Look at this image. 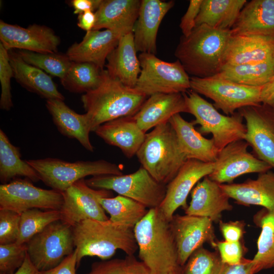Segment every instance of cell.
Here are the masks:
<instances>
[{"instance_id": "34", "label": "cell", "mask_w": 274, "mask_h": 274, "mask_svg": "<svg viewBox=\"0 0 274 274\" xmlns=\"http://www.w3.org/2000/svg\"><path fill=\"white\" fill-rule=\"evenodd\" d=\"M17 177H24L34 182L41 180L37 172L21 159L20 149L13 145L0 129V179L3 184Z\"/></svg>"}, {"instance_id": "50", "label": "cell", "mask_w": 274, "mask_h": 274, "mask_svg": "<svg viewBox=\"0 0 274 274\" xmlns=\"http://www.w3.org/2000/svg\"><path fill=\"white\" fill-rule=\"evenodd\" d=\"M102 2V0H73L71 4L74 10V13L79 15L86 11H96Z\"/></svg>"}, {"instance_id": "18", "label": "cell", "mask_w": 274, "mask_h": 274, "mask_svg": "<svg viewBox=\"0 0 274 274\" xmlns=\"http://www.w3.org/2000/svg\"><path fill=\"white\" fill-rule=\"evenodd\" d=\"M1 43L8 50L57 53L60 39L51 28L37 24L22 27L0 21Z\"/></svg>"}, {"instance_id": "36", "label": "cell", "mask_w": 274, "mask_h": 274, "mask_svg": "<svg viewBox=\"0 0 274 274\" xmlns=\"http://www.w3.org/2000/svg\"><path fill=\"white\" fill-rule=\"evenodd\" d=\"M98 201L110 215L111 221L133 228L149 210L141 203L120 195L114 197L100 196Z\"/></svg>"}, {"instance_id": "20", "label": "cell", "mask_w": 274, "mask_h": 274, "mask_svg": "<svg viewBox=\"0 0 274 274\" xmlns=\"http://www.w3.org/2000/svg\"><path fill=\"white\" fill-rule=\"evenodd\" d=\"M175 2L142 0L139 16L133 29L137 52L155 54L156 39L159 25Z\"/></svg>"}, {"instance_id": "21", "label": "cell", "mask_w": 274, "mask_h": 274, "mask_svg": "<svg viewBox=\"0 0 274 274\" xmlns=\"http://www.w3.org/2000/svg\"><path fill=\"white\" fill-rule=\"evenodd\" d=\"M272 60L274 38L231 35L225 51L223 67Z\"/></svg>"}, {"instance_id": "19", "label": "cell", "mask_w": 274, "mask_h": 274, "mask_svg": "<svg viewBox=\"0 0 274 274\" xmlns=\"http://www.w3.org/2000/svg\"><path fill=\"white\" fill-rule=\"evenodd\" d=\"M126 33L119 29L92 30L86 32L82 41L72 45L66 54L73 62H90L104 70L108 56Z\"/></svg>"}, {"instance_id": "42", "label": "cell", "mask_w": 274, "mask_h": 274, "mask_svg": "<svg viewBox=\"0 0 274 274\" xmlns=\"http://www.w3.org/2000/svg\"><path fill=\"white\" fill-rule=\"evenodd\" d=\"M26 244L0 245V274H12L23 264L27 254Z\"/></svg>"}, {"instance_id": "15", "label": "cell", "mask_w": 274, "mask_h": 274, "mask_svg": "<svg viewBox=\"0 0 274 274\" xmlns=\"http://www.w3.org/2000/svg\"><path fill=\"white\" fill-rule=\"evenodd\" d=\"M62 194L63 201L60 210L61 220L72 226L87 219L106 221L109 219L98 198L111 197L110 190L92 188L82 179L62 192Z\"/></svg>"}, {"instance_id": "1", "label": "cell", "mask_w": 274, "mask_h": 274, "mask_svg": "<svg viewBox=\"0 0 274 274\" xmlns=\"http://www.w3.org/2000/svg\"><path fill=\"white\" fill-rule=\"evenodd\" d=\"M133 231L139 257L150 274H168L180 267L170 221L159 208L149 209Z\"/></svg>"}, {"instance_id": "17", "label": "cell", "mask_w": 274, "mask_h": 274, "mask_svg": "<svg viewBox=\"0 0 274 274\" xmlns=\"http://www.w3.org/2000/svg\"><path fill=\"white\" fill-rule=\"evenodd\" d=\"M214 168V163H206L195 159H187L175 178L166 185L165 197L159 207L169 221L176 210L187 208V199L193 188Z\"/></svg>"}, {"instance_id": "31", "label": "cell", "mask_w": 274, "mask_h": 274, "mask_svg": "<svg viewBox=\"0 0 274 274\" xmlns=\"http://www.w3.org/2000/svg\"><path fill=\"white\" fill-rule=\"evenodd\" d=\"M13 77L23 87L48 99L64 100L51 77L43 70L24 61L17 52L9 51Z\"/></svg>"}, {"instance_id": "37", "label": "cell", "mask_w": 274, "mask_h": 274, "mask_svg": "<svg viewBox=\"0 0 274 274\" xmlns=\"http://www.w3.org/2000/svg\"><path fill=\"white\" fill-rule=\"evenodd\" d=\"M102 70L92 63L72 62L60 81L64 88L71 92L86 93L99 86Z\"/></svg>"}, {"instance_id": "49", "label": "cell", "mask_w": 274, "mask_h": 274, "mask_svg": "<svg viewBox=\"0 0 274 274\" xmlns=\"http://www.w3.org/2000/svg\"><path fill=\"white\" fill-rule=\"evenodd\" d=\"M221 274H254L252 259L243 258L236 264H225Z\"/></svg>"}, {"instance_id": "9", "label": "cell", "mask_w": 274, "mask_h": 274, "mask_svg": "<svg viewBox=\"0 0 274 274\" xmlns=\"http://www.w3.org/2000/svg\"><path fill=\"white\" fill-rule=\"evenodd\" d=\"M139 59L141 71L134 88L147 96L190 89V78L179 60L167 62L147 53H141Z\"/></svg>"}, {"instance_id": "22", "label": "cell", "mask_w": 274, "mask_h": 274, "mask_svg": "<svg viewBox=\"0 0 274 274\" xmlns=\"http://www.w3.org/2000/svg\"><path fill=\"white\" fill-rule=\"evenodd\" d=\"M191 200L185 214L210 219L213 222L221 220L222 213L233 209L230 198L220 184L206 176L198 182L191 192Z\"/></svg>"}, {"instance_id": "8", "label": "cell", "mask_w": 274, "mask_h": 274, "mask_svg": "<svg viewBox=\"0 0 274 274\" xmlns=\"http://www.w3.org/2000/svg\"><path fill=\"white\" fill-rule=\"evenodd\" d=\"M85 181L92 188L114 191L149 209L159 208L166 192V185L156 181L142 166L130 174L94 176Z\"/></svg>"}, {"instance_id": "51", "label": "cell", "mask_w": 274, "mask_h": 274, "mask_svg": "<svg viewBox=\"0 0 274 274\" xmlns=\"http://www.w3.org/2000/svg\"><path fill=\"white\" fill-rule=\"evenodd\" d=\"M96 22L95 13L92 11H86L78 15L77 25L79 27L86 32L93 29Z\"/></svg>"}, {"instance_id": "7", "label": "cell", "mask_w": 274, "mask_h": 274, "mask_svg": "<svg viewBox=\"0 0 274 274\" xmlns=\"http://www.w3.org/2000/svg\"><path fill=\"white\" fill-rule=\"evenodd\" d=\"M187 91L183 94L189 113L195 118L192 122L200 125L198 131L201 134H212L218 152L233 142L244 140L246 127L238 112L230 116H225L196 92L191 90Z\"/></svg>"}, {"instance_id": "53", "label": "cell", "mask_w": 274, "mask_h": 274, "mask_svg": "<svg viewBox=\"0 0 274 274\" xmlns=\"http://www.w3.org/2000/svg\"><path fill=\"white\" fill-rule=\"evenodd\" d=\"M12 274H39V270L33 265L27 254L22 265Z\"/></svg>"}, {"instance_id": "45", "label": "cell", "mask_w": 274, "mask_h": 274, "mask_svg": "<svg viewBox=\"0 0 274 274\" xmlns=\"http://www.w3.org/2000/svg\"><path fill=\"white\" fill-rule=\"evenodd\" d=\"M214 247L218 250L222 261L225 264H237L244 258V250L241 241H216Z\"/></svg>"}, {"instance_id": "27", "label": "cell", "mask_w": 274, "mask_h": 274, "mask_svg": "<svg viewBox=\"0 0 274 274\" xmlns=\"http://www.w3.org/2000/svg\"><path fill=\"white\" fill-rule=\"evenodd\" d=\"M173 127L181 150L186 159H195L206 163H214L218 151L213 139L203 137L196 130L192 122L185 120L177 114L169 121Z\"/></svg>"}, {"instance_id": "48", "label": "cell", "mask_w": 274, "mask_h": 274, "mask_svg": "<svg viewBox=\"0 0 274 274\" xmlns=\"http://www.w3.org/2000/svg\"><path fill=\"white\" fill-rule=\"evenodd\" d=\"M77 251L75 249L56 266L47 270L39 271V274H77Z\"/></svg>"}, {"instance_id": "12", "label": "cell", "mask_w": 274, "mask_h": 274, "mask_svg": "<svg viewBox=\"0 0 274 274\" xmlns=\"http://www.w3.org/2000/svg\"><path fill=\"white\" fill-rule=\"evenodd\" d=\"M62 192L35 186L27 179H16L0 185V209L20 214L33 209L60 210Z\"/></svg>"}, {"instance_id": "47", "label": "cell", "mask_w": 274, "mask_h": 274, "mask_svg": "<svg viewBox=\"0 0 274 274\" xmlns=\"http://www.w3.org/2000/svg\"><path fill=\"white\" fill-rule=\"evenodd\" d=\"M202 2V0L190 1L188 9L182 17L180 24L183 36H188L196 26L195 20Z\"/></svg>"}, {"instance_id": "4", "label": "cell", "mask_w": 274, "mask_h": 274, "mask_svg": "<svg viewBox=\"0 0 274 274\" xmlns=\"http://www.w3.org/2000/svg\"><path fill=\"white\" fill-rule=\"evenodd\" d=\"M73 235L77 266L86 256L106 260L111 259L118 250L127 256L133 255L138 250L133 228L109 219L83 220L73 226Z\"/></svg>"}, {"instance_id": "54", "label": "cell", "mask_w": 274, "mask_h": 274, "mask_svg": "<svg viewBox=\"0 0 274 274\" xmlns=\"http://www.w3.org/2000/svg\"><path fill=\"white\" fill-rule=\"evenodd\" d=\"M125 274H150V273L149 272L148 269L144 265L140 268L135 270L126 273Z\"/></svg>"}, {"instance_id": "40", "label": "cell", "mask_w": 274, "mask_h": 274, "mask_svg": "<svg viewBox=\"0 0 274 274\" xmlns=\"http://www.w3.org/2000/svg\"><path fill=\"white\" fill-rule=\"evenodd\" d=\"M224 263L218 252H212L201 247L195 251L184 266L180 274H221Z\"/></svg>"}, {"instance_id": "41", "label": "cell", "mask_w": 274, "mask_h": 274, "mask_svg": "<svg viewBox=\"0 0 274 274\" xmlns=\"http://www.w3.org/2000/svg\"><path fill=\"white\" fill-rule=\"evenodd\" d=\"M144 265L133 255L124 258H114L95 262L90 270L85 274H125L135 270Z\"/></svg>"}, {"instance_id": "16", "label": "cell", "mask_w": 274, "mask_h": 274, "mask_svg": "<svg viewBox=\"0 0 274 274\" xmlns=\"http://www.w3.org/2000/svg\"><path fill=\"white\" fill-rule=\"evenodd\" d=\"M213 223L208 218L174 215L170 224L180 267L204 243H209L214 247L216 241Z\"/></svg>"}, {"instance_id": "26", "label": "cell", "mask_w": 274, "mask_h": 274, "mask_svg": "<svg viewBox=\"0 0 274 274\" xmlns=\"http://www.w3.org/2000/svg\"><path fill=\"white\" fill-rule=\"evenodd\" d=\"M94 132L107 144L119 148L128 158L136 155L146 134L138 126L133 116L106 122L97 127Z\"/></svg>"}, {"instance_id": "30", "label": "cell", "mask_w": 274, "mask_h": 274, "mask_svg": "<svg viewBox=\"0 0 274 274\" xmlns=\"http://www.w3.org/2000/svg\"><path fill=\"white\" fill-rule=\"evenodd\" d=\"M141 1L102 0L95 11L96 22L92 30L102 28L133 32Z\"/></svg>"}, {"instance_id": "25", "label": "cell", "mask_w": 274, "mask_h": 274, "mask_svg": "<svg viewBox=\"0 0 274 274\" xmlns=\"http://www.w3.org/2000/svg\"><path fill=\"white\" fill-rule=\"evenodd\" d=\"M230 31L232 35L274 38V0L247 3Z\"/></svg>"}, {"instance_id": "44", "label": "cell", "mask_w": 274, "mask_h": 274, "mask_svg": "<svg viewBox=\"0 0 274 274\" xmlns=\"http://www.w3.org/2000/svg\"><path fill=\"white\" fill-rule=\"evenodd\" d=\"M21 214L0 209V245L16 242L19 233Z\"/></svg>"}, {"instance_id": "2", "label": "cell", "mask_w": 274, "mask_h": 274, "mask_svg": "<svg viewBox=\"0 0 274 274\" xmlns=\"http://www.w3.org/2000/svg\"><path fill=\"white\" fill-rule=\"evenodd\" d=\"M230 30L196 26L187 37L182 36L175 52L186 72L192 77L204 78L218 74L231 38Z\"/></svg>"}, {"instance_id": "43", "label": "cell", "mask_w": 274, "mask_h": 274, "mask_svg": "<svg viewBox=\"0 0 274 274\" xmlns=\"http://www.w3.org/2000/svg\"><path fill=\"white\" fill-rule=\"evenodd\" d=\"M13 72L10 62L9 50L0 43V81L2 93L0 99L1 109L9 111L13 106L11 92V80Z\"/></svg>"}, {"instance_id": "28", "label": "cell", "mask_w": 274, "mask_h": 274, "mask_svg": "<svg viewBox=\"0 0 274 274\" xmlns=\"http://www.w3.org/2000/svg\"><path fill=\"white\" fill-rule=\"evenodd\" d=\"M133 32L123 35L108 56L106 64L109 75L124 85L134 88L140 74V62L136 55Z\"/></svg>"}, {"instance_id": "46", "label": "cell", "mask_w": 274, "mask_h": 274, "mask_svg": "<svg viewBox=\"0 0 274 274\" xmlns=\"http://www.w3.org/2000/svg\"><path fill=\"white\" fill-rule=\"evenodd\" d=\"M219 229L224 238L227 242L241 241L245 233V223L244 221H219Z\"/></svg>"}, {"instance_id": "55", "label": "cell", "mask_w": 274, "mask_h": 274, "mask_svg": "<svg viewBox=\"0 0 274 274\" xmlns=\"http://www.w3.org/2000/svg\"><path fill=\"white\" fill-rule=\"evenodd\" d=\"M180 267L179 269H178L177 270L172 271L171 272L169 273L168 274H180Z\"/></svg>"}, {"instance_id": "24", "label": "cell", "mask_w": 274, "mask_h": 274, "mask_svg": "<svg viewBox=\"0 0 274 274\" xmlns=\"http://www.w3.org/2000/svg\"><path fill=\"white\" fill-rule=\"evenodd\" d=\"M225 193L238 204L258 206L274 211V171L258 174L256 179H249L241 183L222 184Z\"/></svg>"}, {"instance_id": "35", "label": "cell", "mask_w": 274, "mask_h": 274, "mask_svg": "<svg viewBox=\"0 0 274 274\" xmlns=\"http://www.w3.org/2000/svg\"><path fill=\"white\" fill-rule=\"evenodd\" d=\"M274 76V60L265 62L224 66L213 76L236 83L262 87Z\"/></svg>"}, {"instance_id": "6", "label": "cell", "mask_w": 274, "mask_h": 274, "mask_svg": "<svg viewBox=\"0 0 274 274\" xmlns=\"http://www.w3.org/2000/svg\"><path fill=\"white\" fill-rule=\"evenodd\" d=\"M46 185L61 192L88 176L123 175L121 165L105 160L73 162L46 158L26 160Z\"/></svg>"}, {"instance_id": "33", "label": "cell", "mask_w": 274, "mask_h": 274, "mask_svg": "<svg viewBox=\"0 0 274 274\" xmlns=\"http://www.w3.org/2000/svg\"><path fill=\"white\" fill-rule=\"evenodd\" d=\"M253 221L261 229L257 242V251L252 259L255 274L274 268V211L262 208L254 215Z\"/></svg>"}, {"instance_id": "14", "label": "cell", "mask_w": 274, "mask_h": 274, "mask_svg": "<svg viewBox=\"0 0 274 274\" xmlns=\"http://www.w3.org/2000/svg\"><path fill=\"white\" fill-rule=\"evenodd\" d=\"M244 140L233 142L218 152L213 172L208 177L222 184L232 183L237 177L250 173H261L272 169L265 162L248 150Z\"/></svg>"}, {"instance_id": "39", "label": "cell", "mask_w": 274, "mask_h": 274, "mask_svg": "<svg viewBox=\"0 0 274 274\" xmlns=\"http://www.w3.org/2000/svg\"><path fill=\"white\" fill-rule=\"evenodd\" d=\"M17 53L26 63L60 80L65 76L73 62L66 54L57 52L37 53L19 50Z\"/></svg>"}, {"instance_id": "52", "label": "cell", "mask_w": 274, "mask_h": 274, "mask_svg": "<svg viewBox=\"0 0 274 274\" xmlns=\"http://www.w3.org/2000/svg\"><path fill=\"white\" fill-rule=\"evenodd\" d=\"M261 101V103L274 108V76L267 84L262 86Z\"/></svg>"}, {"instance_id": "13", "label": "cell", "mask_w": 274, "mask_h": 274, "mask_svg": "<svg viewBox=\"0 0 274 274\" xmlns=\"http://www.w3.org/2000/svg\"><path fill=\"white\" fill-rule=\"evenodd\" d=\"M246 121L244 140L258 159L274 169V108L264 103L237 110Z\"/></svg>"}, {"instance_id": "3", "label": "cell", "mask_w": 274, "mask_h": 274, "mask_svg": "<svg viewBox=\"0 0 274 274\" xmlns=\"http://www.w3.org/2000/svg\"><path fill=\"white\" fill-rule=\"evenodd\" d=\"M147 96L135 88L124 85L111 76L106 70L95 89L81 97L91 131L99 125L121 117L133 116L141 109Z\"/></svg>"}, {"instance_id": "29", "label": "cell", "mask_w": 274, "mask_h": 274, "mask_svg": "<svg viewBox=\"0 0 274 274\" xmlns=\"http://www.w3.org/2000/svg\"><path fill=\"white\" fill-rule=\"evenodd\" d=\"M46 106L61 134L76 139L87 150L93 151L94 148L89 139L91 127L86 113H77L60 99H48Z\"/></svg>"}, {"instance_id": "11", "label": "cell", "mask_w": 274, "mask_h": 274, "mask_svg": "<svg viewBox=\"0 0 274 274\" xmlns=\"http://www.w3.org/2000/svg\"><path fill=\"white\" fill-rule=\"evenodd\" d=\"M262 87H253L212 77H190V89L211 99L217 110L233 115L238 109L261 103Z\"/></svg>"}, {"instance_id": "23", "label": "cell", "mask_w": 274, "mask_h": 274, "mask_svg": "<svg viewBox=\"0 0 274 274\" xmlns=\"http://www.w3.org/2000/svg\"><path fill=\"white\" fill-rule=\"evenodd\" d=\"M188 113L183 93H157L149 96L133 118L145 133L152 128L168 122L177 114Z\"/></svg>"}, {"instance_id": "5", "label": "cell", "mask_w": 274, "mask_h": 274, "mask_svg": "<svg viewBox=\"0 0 274 274\" xmlns=\"http://www.w3.org/2000/svg\"><path fill=\"white\" fill-rule=\"evenodd\" d=\"M136 156L142 166L158 182L167 185L187 160L169 122L146 133Z\"/></svg>"}, {"instance_id": "10", "label": "cell", "mask_w": 274, "mask_h": 274, "mask_svg": "<svg viewBox=\"0 0 274 274\" xmlns=\"http://www.w3.org/2000/svg\"><path fill=\"white\" fill-rule=\"evenodd\" d=\"M26 245L27 255L39 271L53 268L75 249L73 227L61 220L54 221Z\"/></svg>"}, {"instance_id": "38", "label": "cell", "mask_w": 274, "mask_h": 274, "mask_svg": "<svg viewBox=\"0 0 274 274\" xmlns=\"http://www.w3.org/2000/svg\"><path fill=\"white\" fill-rule=\"evenodd\" d=\"M62 220L60 210L41 211L39 209L27 210L21 214L19 233L16 243L27 244L36 234L50 223Z\"/></svg>"}, {"instance_id": "32", "label": "cell", "mask_w": 274, "mask_h": 274, "mask_svg": "<svg viewBox=\"0 0 274 274\" xmlns=\"http://www.w3.org/2000/svg\"><path fill=\"white\" fill-rule=\"evenodd\" d=\"M246 0H202L196 26L206 24L214 28L231 30Z\"/></svg>"}]
</instances>
